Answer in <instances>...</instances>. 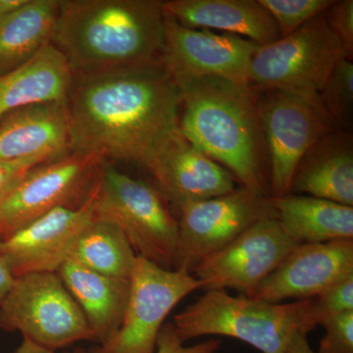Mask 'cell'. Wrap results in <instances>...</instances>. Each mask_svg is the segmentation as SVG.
Segmentation results:
<instances>
[{
    "label": "cell",
    "instance_id": "cell-1",
    "mask_svg": "<svg viewBox=\"0 0 353 353\" xmlns=\"http://www.w3.org/2000/svg\"><path fill=\"white\" fill-rule=\"evenodd\" d=\"M67 109L70 152L145 165L178 128L181 95L160 60L73 73Z\"/></svg>",
    "mask_w": 353,
    "mask_h": 353
},
{
    "label": "cell",
    "instance_id": "cell-2",
    "mask_svg": "<svg viewBox=\"0 0 353 353\" xmlns=\"http://www.w3.org/2000/svg\"><path fill=\"white\" fill-rule=\"evenodd\" d=\"M165 14L158 0H60L51 43L73 73L160 61Z\"/></svg>",
    "mask_w": 353,
    "mask_h": 353
},
{
    "label": "cell",
    "instance_id": "cell-3",
    "mask_svg": "<svg viewBox=\"0 0 353 353\" xmlns=\"http://www.w3.org/2000/svg\"><path fill=\"white\" fill-rule=\"evenodd\" d=\"M181 95L179 129L231 172L243 187L269 196L254 94L216 77L173 76Z\"/></svg>",
    "mask_w": 353,
    "mask_h": 353
},
{
    "label": "cell",
    "instance_id": "cell-4",
    "mask_svg": "<svg viewBox=\"0 0 353 353\" xmlns=\"http://www.w3.org/2000/svg\"><path fill=\"white\" fill-rule=\"evenodd\" d=\"M308 299L271 303L245 296H234L225 290H208L174 317L181 340L203 336L236 339L261 353H285L294 334L311 332Z\"/></svg>",
    "mask_w": 353,
    "mask_h": 353
},
{
    "label": "cell",
    "instance_id": "cell-5",
    "mask_svg": "<svg viewBox=\"0 0 353 353\" xmlns=\"http://www.w3.org/2000/svg\"><path fill=\"white\" fill-rule=\"evenodd\" d=\"M94 219L119 228L137 256L174 270L178 220L150 183L103 162L95 183Z\"/></svg>",
    "mask_w": 353,
    "mask_h": 353
},
{
    "label": "cell",
    "instance_id": "cell-6",
    "mask_svg": "<svg viewBox=\"0 0 353 353\" xmlns=\"http://www.w3.org/2000/svg\"><path fill=\"white\" fill-rule=\"evenodd\" d=\"M345 57L352 59L323 13L289 36L259 46L248 70V88L318 95Z\"/></svg>",
    "mask_w": 353,
    "mask_h": 353
},
{
    "label": "cell",
    "instance_id": "cell-7",
    "mask_svg": "<svg viewBox=\"0 0 353 353\" xmlns=\"http://www.w3.org/2000/svg\"><path fill=\"white\" fill-rule=\"evenodd\" d=\"M0 329L20 332L23 339L54 352L94 341L82 310L54 272L15 278L0 303Z\"/></svg>",
    "mask_w": 353,
    "mask_h": 353
},
{
    "label": "cell",
    "instance_id": "cell-8",
    "mask_svg": "<svg viewBox=\"0 0 353 353\" xmlns=\"http://www.w3.org/2000/svg\"><path fill=\"white\" fill-rule=\"evenodd\" d=\"M252 92L270 160L269 196H284L290 192L301 158L318 139L336 127L318 95L280 88Z\"/></svg>",
    "mask_w": 353,
    "mask_h": 353
},
{
    "label": "cell",
    "instance_id": "cell-9",
    "mask_svg": "<svg viewBox=\"0 0 353 353\" xmlns=\"http://www.w3.org/2000/svg\"><path fill=\"white\" fill-rule=\"evenodd\" d=\"M130 285L119 328L88 353H157L158 336L167 316L185 297L203 288L192 274L168 270L139 256Z\"/></svg>",
    "mask_w": 353,
    "mask_h": 353
},
{
    "label": "cell",
    "instance_id": "cell-10",
    "mask_svg": "<svg viewBox=\"0 0 353 353\" xmlns=\"http://www.w3.org/2000/svg\"><path fill=\"white\" fill-rule=\"evenodd\" d=\"M103 159L69 152L34 167L0 202V241L59 208H79L87 201Z\"/></svg>",
    "mask_w": 353,
    "mask_h": 353
},
{
    "label": "cell",
    "instance_id": "cell-11",
    "mask_svg": "<svg viewBox=\"0 0 353 353\" xmlns=\"http://www.w3.org/2000/svg\"><path fill=\"white\" fill-rule=\"evenodd\" d=\"M266 218H276L270 196L243 185L229 194L183 206L176 218L174 270L192 274L202 260Z\"/></svg>",
    "mask_w": 353,
    "mask_h": 353
},
{
    "label": "cell",
    "instance_id": "cell-12",
    "mask_svg": "<svg viewBox=\"0 0 353 353\" xmlns=\"http://www.w3.org/2000/svg\"><path fill=\"white\" fill-rule=\"evenodd\" d=\"M299 245L276 218H266L202 260L192 274L202 289H232L248 296Z\"/></svg>",
    "mask_w": 353,
    "mask_h": 353
},
{
    "label": "cell",
    "instance_id": "cell-13",
    "mask_svg": "<svg viewBox=\"0 0 353 353\" xmlns=\"http://www.w3.org/2000/svg\"><path fill=\"white\" fill-rule=\"evenodd\" d=\"M259 46L234 34L183 27L165 14L161 60L172 76L216 77L248 88V70Z\"/></svg>",
    "mask_w": 353,
    "mask_h": 353
},
{
    "label": "cell",
    "instance_id": "cell-14",
    "mask_svg": "<svg viewBox=\"0 0 353 353\" xmlns=\"http://www.w3.org/2000/svg\"><path fill=\"white\" fill-rule=\"evenodd\" d=\"M143 166L176 213L188 204L236 190V180L231 172L192 145L179 126L155 148Z\"/></svg>",
    "mask_w": 353,
    "mask_h": 353
},
{
    "label": "cell",
    "instance_id": "cell-15",
    "mask_svg": "<svg viewBox=\"0 0 353 353\" xmlns=\"http://www.w3.org/2000/svg\"><path fill=\"white\" fill-rule=\"evenodd\" d=\"M95 183L82 205L54 209L0 241V252L14 277L43 272L57 273L70 259L79 236L94 220Z\"/></svg>",
    "mask_w": 353,
    "mask_h": 353
},
{
    "label": "cell",
    "instance_id": "cell-16",
    "mask_svg": "<svg viewBox=\"0 0 353 353\" xmlns=\"http://www.w3.org/2000/svg\"><path fill=\"white\" fill-rule=\"evenodd\" d=\"M353 275V240L301 243L248 296L282 303L311 299Z\"/></svg>",
    "mask_w": 353,
    "mask_h": 353
},
{
    "label": "cell",
    "instance_id": "cell-17",
    "mask_svg": "<svg viewBox=\"0 0 353 353\" xmlns=\"http://www.w3.org/2000/svg\"><path fill=\"white\" fill-rule=\"evenodd\" d=\"M69 152L67 99L16 109L0 120V160L48 162Z\"/></svg>",
    "mask_w": 353,
    "mask_h": 353
},
{
    "label": "cell",
    "instance_id": "cell-18",
    "mask_svg": "<svg viewBox=\"0 0 353 353\" xmlns=\"http://www.w3.org/2000/svg\"><path fill=\"white\" fill-rule=\"evenodd\" d=\"M290 192L353 208V141L347 130H331L301 158Z\"/></svg>",
    "mask_w": 353,
    "mask_h": 353
},
{
    "label": "cell",
    "instance_id": "cell-19",
    "mask_svg": "<svg viewBox=\"0 0 353 353\" xmlns=\"http://www.w3.org/2000/svg\"><path fill=\"white\" fill-rule=\"evenodd\" d=\"M161 6L183 27L217 30L259 46L281 38L277 24L259 0H166Z\"/></svg>",
    "mask_w": 353,
    "mask_h": 353
},
{
    "label": "cell",
    "instance_id": "cell-20",
    "mask_svg": "<svg viewBox=\"0 0 353 353\" xmlns=\"http://www.w3.org/2000/svg\"><path fill=\"white\" fill-rule=\"evenodd\" d=\"M85 315L94 341L110 338L124 318L129 301L130 279L110 277L67 259L57 272Z\"/></svg>",
    "mask_w": 353,
    "mask_h": 353
},
{
    "label": "cell",
    "instance_id": "cell-21",
    "mask_svg": "<svg viewBox=\"0 0 353 353\" xmlns=\"http://www.w3.org/2000/svg\"><path fill=\"white\" fill-rule=\"evenodd\" d=\"M72 79L67 60L48 44L27 63L0 76V120L32 104L66 101Z\"/></svg>",
    "mask_w": 353,
    "mask_h": 353
},
{
    "label": "cell",
    "instance_id": "cell-22",
    "mask_svg": "<svg viewBox=\"0 0 353 353\" xmlns=\"http://www.w3.org/2000/svg\"><path fill=\"white\" fill-rule=\"evenodd\" d=\"M270 201L276 219L299 245L353 240L352 206L292 192Z\"/></svg>",
    "mask_w": 353,
    "mask_h": 353
},
{
    "label": "cell",
    "instance_id": "cell-23",
    "mask_svg": "<svg viewBox=\"0 0 353 353\" xmlns=\"http://www.w3.org/2000/svg\"><path fill=\"white\" fill-rule=\"evenodd\" d=\"M60 0H28L0 18V76L17 69L52 41Z\"/></svg>",
    "mask_w": 353,
    "mask_h": 353
},
{
    "label": "cell",
    "instance_id": "cell-24",
    "mask_svg": "<svg viewBox=\"0 0 353 353\" xmlns=\"http://www.w3.org/2000/svg\"><path fill=\"white\" fill-rule=\"evenodd\" d=\"M137 257L119 228L94 219L79 236L69 259L102 275L130 279Z\"/></svg>",
    "mask_w": 353,
    "mask_h": 353
},
{
    "label": "cell",
    "instance_id": "cell-25",
    "mask_svg": "<svg viewBox=\"0 0 353 353\" xmlns=\"http://www.w3.org/2000/svg\"><path fill=\"white\" fill-rule=\"evenodd\" d=\"M325 112L334 126L347 131L352 124L353 63L352 58H343L334 66L319 94Z\"/></svg>",
    "mask_w": 353,
    "mask_h": 353
},
{
    "label": "cell",
    "instance_id": "cell-26",
    "mask_svg": "<svg viewBox=\"0 0 353 353\" xmlns=\"http://www.w3.org/2000/svg\"><path fill=\"white\" fill-rule=\"evenodd\" d=\"M270 13L279 30L281 38L289 36L324 13L334 0H259Z\"/></svg>",
    "mask_w": 353,
    "mask_h": 353
},
{
    "label": "cell",
    "instance_id": "cell-27",
    "mask_svg": "<svg viewBox=\"0 0 353 353\" xmlns=\"http://www.w3.org/2000/svg\"><path fill=\"white\" fill-rule=\"evenodd\" d=\"M348 311H353V275L308 299L309 328L312 331L330 318Z\"/></svg>",
    "mask_w": 353,
    "mask_h": 353
},
{
    "label": "cell",
    "instance_id": "cell-28",
    "mask_svg": "<svg viewBox=\"0 0 353 353\" xmlns=\"http://www.w3.org/2000/svg\"><path fill=\"white\" fill-rule=\"evenodd\" d=\"M317 353H353V311L330 318Z\"/></svg>",
    "mask_w": 353,
    "mask_h": 353
},
{
    "label": "cell",
    "instance_id": "cell-29",
    "mask_svg": "<svg viewBox=\"0 0 353 353\" xmlns=\"http://www.w3.org/2000/svg\"><path fill=\"white\" fill-rule=\"evenodd\" d=\"M174 328L173 323H167L162 327L158 336L157 353H217L221 347L219 340H208L194 345H183ZM64 353H88L83 347H76Z\"/></svg>",
    "mask_w": 353,
    "mask_h": 353
},
{
    "label": "cell",
    "instance_id": "cell-30",
    "mask_svg": "<svg viewBox=\"0 0 353 353\" xmlns=\"http://www.w3.org/2000/svg\"><path fill=\"white\" fill-rule=\"evenodd\" d=\"M332 31L341 39L348 54L353 52V0L336 1L324 12Z\"/></svg>",
    "mask_w": 353,
    "mask_h": 353
},
{
    "label": "cell",
    "instance_id": "cell-31",
    "mask_svg": "<svg viewBox=\"0 0 353 353\" xmlns=\"http://www.w3.org/2000/svg\"><path fill=\"white\" fill-rule=\"evenodd\" d=\"M43 163V160L37 158L0 160V202L34 167Z\"/></svg>",
    "mask_w": 353,
    "mask_h": 353
},
{
    "label": "cell",
    "instance_id": "cell-32",
    "mask_svg": "<svg viewBox=\"0 0 353 353\" xmlns=\"http://www.w3.org/2000/svg\"><path fill=\"white\" fill-rule=\"evenodd\" d=\"M15 281L12 271L7 263L6 257L0 252V303L11 290Z\"/></svg>",
    "mask_w": 353,
    "mask_h": 353
},
{
    "label": "cell",
    "instance_id": "cell-33",
    "mask_svg": "<svg viewBox=\"0 0 353 353\" xmlns=\"http://www.w3.org/2000/svg\"><path fill=\"white\" fill-rule=\"evenodd\" d=\"M285 353H317L308 343L307 334L296 333L290 339Z\"/></svg>",
    "mask_w": 353,
    "mask_h": 353
},
{
    "label": "cell",
    "instance_id": "cell-34",
    "mask_svg": "<svg viewBox=\"0 0 353 353\" xmlns=\"http://www.w3.org/2000/svg\"><path fill=\"white\" fill-rule=\"evenodd\" d=\"M27 2L28 0H0V18L15 12Z\"/></svg>",
    "mask_w": 353,
    "mask_h": 353
},
{
    "label": "cell",
    "instance_id": "cell-35",
    "mask_svg": "<svg viewBox=\"0 0 353 353\" xmlns=\"http://www.w3.org/2000/svg\"><path fill=\"white\" fill-rule=\"evenodd\" d=\"M13 353H55L51 352V350H46V348L39 347V345H34L32 341L23 339L22 343L19 345V347L15 350Z\"/></svg>",
    "mask_w": 353,
    "mask_h": 353
}]
</instances>
